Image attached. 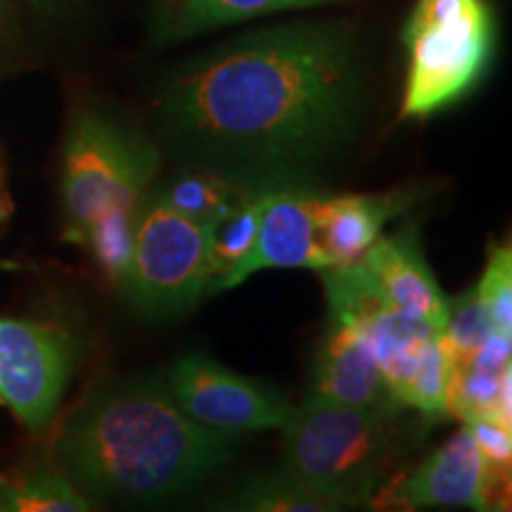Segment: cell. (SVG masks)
Listing matches in <instances>:
<instances>
[{"label": "cell", "instance_id": "obj_4", "mask_svg": "<svg viewBox=\"0 0 512 512\" xmlns=\"http://www.w3.org/2000/svg\"><path fill=\"white\" fill-rule=\"evenodd\" d=\"M162 155L143 133L98 107H81L62 147L64 238L76 242L102 216L138 214Z\"/></svg>", "mask_w": 512, "mask_h": 512}, {"label": "cell", "instance_id": "obj_20", "mask_svg": "<svg viewBox=\"0 0 512 512\" xmlns=\"http://www.w3.org/2000/svg\"><path fill=\"white\" fill-rule=\"evenodd\" d=\"M453 375H456V366H453L446 349L441 347V339L437 337L420 356L411 380L401 392V406L413 408L425 418H439V415L448 413Z\"/></svg>", "mask_w": 512, "mask_h": 512}, {"label": "cell", "instance_id": "obj_9", "mask_svg": "<svg viewBox=\"0 0 512 512\" xmlns=\"http://www.w3.org/2000/svg\"><path fill=\"white\" fill-rule=\"evenodd\" d=\"M503 475L486 465L470 425L460 427L444 446H439L418 470L384 491V501L411 510L472 508L491 510Z\"/></svg>", "mask_w": 512, "mask_h": 512}, {"label": "cell", "instance_id": "obj_7", "mask_svg": "<svg viewBox=\"0 0 512 512\" xmlns=\"http://www.w3.org/2000/svg\"><path fill=\"white\" fill-rule=\"evenodd\" d=\"M74 337L48 320L0 318V406L29 432L55 418L76 366Z\"/></svg>", "mask_w": 512, "mask_h": 512}, {"label": "cell", "instance_id": "obj_2", "mask_svg": "<svg viewBox=\"0 0 512 512\" xmlns=\"http://www.w3.org/2000/svg\"><path fill=\"white\" fill-rule=\"evenodd\" d=\"M238 434L183 413L162 375L102 384L64 420L53 463L88 501H162L233 458Z\"/></svg>", "mask_w": 512, "mask_h": 512}, {"label": "cell", "instance_id": "obj_15", "mask_svg": "<svg viewBox=\"0 0 512 512\" xmlns=\"http://www.w3.org/2000/svg\"><path fill=\"white\" fill-rule=\"evenodd\" d=\"M93 508L53 458L0 475V512H86Z\"/></svg>", "mask_w": 512, "mask_h": 512}, {"label": "cell", "instance_id": "obj_19", "mask_svg": "<svg viewBox=\"0 0 512 512\" xmlns=\"http://www.w3.org/2000/svg\"><path fill=\"white\" fill-rule=\"evenodd\" d=\"M228 510L240 512H330L339 510L325 498L313 494L292 479L287 472L283 475H268L249 479L230 498Z\"/></svg>", "mask_w": 512, "mask_h": 512}, {"label": "cell", "instance_id": "obj_17", "mask_svg": "<svg viewBox=\"0 0 512 512\" xmlns=\"http://www.w3.org/2000/svg\"><path fill=\"white\" fill-rule=\"evenodd\" d=\"M266 192L268 190L245 192L226 214H221L219 219L211 223L209 247L216 280L230 271L238 261L245 259L249 249L254 247L261 223V211H264L266 204Z\"/></svg>", "mask_w": 512, "mask_h": 512}, {"label": "cell", "instance_id": "obj_23", "mask_svg": "<svg viewBox=\"0 0 512 512\" xmlns=\"http://www.w3.org/2000/svg\"><path fill=\"white\" fill-rule=\"evenodd\" d=\"M472 430V437H475L479 453H482L486 465L491 470L503 475V470L510 467V458H512V434H510V425H503L498 420H472L467 422Z\"/></svg>", "mask_w": 512, "mask_h": 512}, {"label": "cell", "instance_id": "obj_16", "mask_svg": "<svg viewBox=\"0 0 512 512\" xmlns=\"http://www.w3.org/2000/svg\"><path fill=\"white\" fill-rule=\"evenodd\" d=\"M448 413L465 422L486 418L510 425V368L484 370L458 366L453 375Z\"/></svg>", "mask_w": 512, "mask_h": 512}, {"label": "cell", "instance_id": "obj_5", "mask_svg": "<svg viewBox=\"0 0 512 512\" xmlns=\"http://www.w3.org/2000/svg\"><path fill=\"white\" fill-rule=\"evenodd\" d=\"M408 50L401 119H425L456 105L482 79L494 50L484 0H418L403 31Z\"/></svg>", "mask_w": 512, "mask_h": 512}, {"label": "cell", "instance_id": "obj_13", "mask_svg": "<svg viewBox=\"0 0 512 512\" xmlns=\"http://www.w3.org/2000/svg\"><path fill=\"white\" fill-rule=\"evenodd\" d=\"M403 202V197L394 195L313 197V219L328 268L356 264Z\"/></svg>", "mask_w": 512, "mask_h": 512}, {"label": "cell", "instance_id": "obj_10", "mask_svg": "<svg viewBox=\"0 0 512 512\" xmlns=\"http://www.w3.org/2000/svg\"><path fill=\"white\" fill-rule=\"evenodd\" d=\"M268 268H328V259L318 242L311 192L302 188L268 190L254 247L211 285L209 294L233 290L249 275Z\"/></svg>", "mask_w": 512, "mask_h": 512}, {"label": "cell", "instance_id": "obj_14", "mask_svg": "<svg viewBox=\"0 0 512 512\" xmlns=\"http://www.w3.org/2000/svg\"><path fill=\"white\" fill-rule=\"evenodd\" d=\"M330 3L337 0H152V34L169 46L226 24Z\"/></svg>", "mask_w": 512, "mask_h": 512}, {"label": "cell", "instance_id": "obj_22", "mask_svg": "<svg viewBox=\"0 0 512 512\" xmlns=\"http://www.w3.org/2000/svg\"><path fill=\"white\" fill-rule=\"evenodd\" d=\"M491 328L498 335L512 337V254L510 245L491 249L484 278L477 285Z\"/></svg>", "mask_w": 512, "mask_h": 512}, {"label": "cell", "instance_id": "obj_12", "mask_svg": "<svg viewBox=\"0 0 512 512\" xmlns=\"http://www.w3.org/2000/svg\"><path fill=\"white\" fill-rule=\"evenodd\" d=\"M311 399L361 408H396L377 366L363 318H332L313 363Z\"/></svg>", "mask_w": 512, "mask_h": 512}, {"label": "cell", "instance_id": "obj_3", "mask_svg": "<svg viewBox=\"0 0 512 512\" xmlns=\"http://www.w3.org/2000/svg\"><path fill=\"white\" fill-rule=\"evenodd\" d=\"M394 413L306 396L280 427L283 472L339 510L375 501L396 451Z\"/></svg>", "mask_w": 512, "mask_h": 512}, {"label": "cell", "instance_id": "obj_1", "mask_svg": "<svg viewBox=\"0 0 512 512\" xmlns=\"http://www.w3.org/2000/svg\"><path fill=\"white\" fill-rule=\"evenodd\" d=\"M361 62L339 24L252 31L176 69L155 100L162 143L240 190L299 188L351 140Z\"/></svg>", "mask_w": 512, "mask_h": 512}, {"label": "cell", "instance_id": "obj_18", "mask_svg": "<svg viewBox=\"0 0 512 512\" xmlns=\"http://www.w3.org/2000/svg\"><path fill=\"white\" fill-rule=\"evenodd\" d=\"M249 190H240L238 185L223 181V178L207 174V171L190 169L188 174L176 176L166 188L159 192V197L188 216L192 221L214 223L221 214L233 207L242 195Z\"/></svg>", "mask_w": 512, "mask_h": 512}, {"label": "cell", "instance_id": "obj_11", "mask_svg": "<svg viewBox=\"0 0 512 512\" xmlns=\"http://www.w3.org/2000/svg\"><path fill=\"white\" fill-rule=\"evenodd\" d=\"M354 266L384 309L425 320L439 332L444 330L448 299L439 290L415 235L377 238Z\"/></svg>", "mask_w": 512, "mask_h": 512}, {"label": "cell", "instance_id": "obj_21", "mask_svg": "<svg viewBox=\"0 0 512 512\" xmlns=\"http://www.w3.org/2000/svg\"><path fill=\"white\" fill-rule=\"evenodd\" d=\"M491 335H494V328H491L489 313L484 309L477 285L453 302H448V318L439 339L453 366L458 368L470 363L472 356L484 347Z\"/></svg>", "mask_w": 512, "mask_h": 512}, {"label": "cell", "instance_id": "obj_8", "mask_svg": "<svg viewBox=\"0 0 512 512\" xmlns=\"http://www.w3.org/2000/svg\"><path fill=\"white\" fill-rule=\"evenodd\" d=\"M183 413L216 432L280 430L292 406L273 387L228 370L204 354H185L164 375Z\"/></svg>", "mask_w": 512, "mask_h": 512}, {"label": "cell", "instance_id": "obj_6", "mask_svg": "<svg viewBox=\"0 0 512 512\" xmlns=\"http://www.w3.org/2000/svg\"><path fill=\"white\" fill-rule=\"evenodd\" d=\"M209 230L211 223L188 219L159 195L140 202L124 280L138 311L152 318L181 316L209 294L216 280Z\"/></svg>", "mask_w": 512, "mask_h": 512}]
</instances>
